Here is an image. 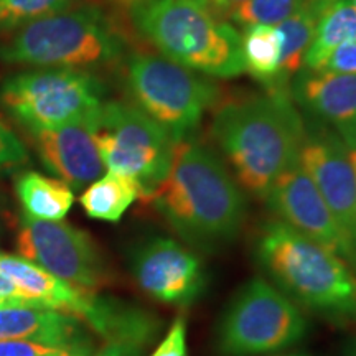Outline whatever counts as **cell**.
Here are the masks:
<instances>
[{"mask_svg":"<svg viewBox=\"0 0 356 356\" xmlns=\"http://www.w3.org/2000/svg\"><path fill=\"white\" fill-rule=\"evenodd\" d=\"M17 248L24 259L79 289L92 291L111 279L89 234L66 222L35 220L24 215Z\"/></svg>","mask_w":356,"mask_h":356,"instance_id":"30bf717a","label":"cell"},{"mask_svg":"<svg viewBox=\"0 0 356 356\" xmlns=\"http://www.w3.org/2000/svg\"><path fill=\"white\" fill-rule=\"evenodd\" d=\"M78 322L65 312L43 307L0 309V340H24L78 353ZM83 355V353H79Z\"/></svg>","mask_w":356,"mask_h":356,"instance_id":"e0dca14e","label":"cell"},{"mask_svg":"<svg viewBox=\"0 0 356 356\" xmlns=\"http://www.w3.org/2000/svg\"><path fill=\"white\" fill-rule=\"evenodd\" d=\"M346 356H356V343L351 345V348L348 350V353H346Z\"/></svg>","mask_w":356,"mask_h":356,"instance_id":"e575fe53","label":"cell"},{"mask_svg":"<svg viewBox=\"0 0 356 356\" xmlns=\"http://www.w3.org/2000/svg\"><path fill=\"white\" fill-rule=\"evenodd\" d=\"M351 2H353V3H355V7H356V0H351Z\"/></svg>","mask_w":356,"mask_h":356,"instance_id":"8d00e7d4","label":"cell"},{"mask_svg":"<svg viewBox=\"0 0 356 356\" xmlns=\"http://www.w3.org/2000/svg\"><path fill=\"white\" fill-rule=\"evenodd\" d=\"M304 312L269 280L254 277L239 289L216 327L220 356H259L304 340Z\"/></svg>","mask_w":356,"mask_h":356,"instance_id":"52a82bcc","label":"cell"},{"mask_svg":"<svg viewBox=\"0 0 356 356\" xmlns=\"http://www.w3.org/2000/svg\"><path fill=\"white\" fill-rule=\"evenodd\" d=\"M66 351L24 340H0V356H44Z\"/></svg>","mask_w":356,"mask_h":356,"instance_id":"83f0119b","label":"cell"},{"mask_svg":"<svg viewBox=\"0 0 356 356\" xmlns=\"http://www.w3.org/2000/svg\"><path fill=\"white\" fill-rule=\"evenodd\" d=\"M172 229L197 251L216 252L241 233L248 202L222 160L195 142H177L170 172L150 198Z\"/></svg>","mask_w":356,"mask_h":356,"instance_id":"6da1fadb","label":"cell"},{"mask_svg":"<svg viewBox=\"0 0 356 356\" xmlns=\"http://www.w3.org/2000/svg\"><path fill=\"white\" fill-rule=\"evenodd\" d=\"M124 40L106 13L81 6L33 20L0 43V61L38 68H88L113 63Z\"/></svg>","mask_w":356,"mask_h":356,"instance_id":"5b68a950","label":"cell"},{"mask_svg":"<svg viewBox=\"0 0 356 356\" xmlns=\"http://www.w3.org/2000/svg\"><path fill=\"white\" fill-rule=\"evenodd\" d=\"M322 70L330 73L356 74V43H345L333 50L325 60Z\"/></svg>","mask_w":356,"mask_h":356,"instance_id":"4316f807","label":"cell"},{"mask_svg":"<svg viewBox=\"0 0 356 356\" xmlns=\"http://www.w3.org/2000/svg\"><path fill=\"white\" fill-rule=\"evenodd\" d=\"M256 259L293 304L337 325L356 322V273L322 244L280 221L262 222Z\"/></svg>","mask_w":356,"mask_h":356,"instance_id":"3957f363","label":"cell"},{"mask_svg":"<svg viewBox=\"0 0 356 356\" xmlns=\"http://www.w3.org/2000/svg\"><path fill=\"white\" fill-rule=\"evenodd\" d=\"M328 0H304V3L289 19L277 25L282 38V61L277 81V91H286L287 83L304 66L305 53L317 32L320 17Z\"/></svg>","mask_w":356,"mask_h":356,"instance_id":"ac0fdd59","label":"cell"},{"mask_svg":"<svg viewBox=\"0 0 356 356\" xmlns=\"http://www.w3.org/2000/svg\"><path fill=\"white\" fill-rule=\"evenodd\" d=\"M129 15L167 60L216 78L246 71L241 33L200 0H134Z\"/></svg>","mask_w":356,"mask_h":356,"instance_id":"277c9868","label":"cell"},{"mask_svg":"<svg viewBox=\"0 0 356 356\" xmlns=\"http://www.w3.org/2000/svg\"><path fill=\"white\" fill-rule=\"evenodd\" d=\"M345 43H356V7L351 0H333L320 17L302 68L322 70L332 51Z\"/></svg>","mask_w":356,"mask_h":356,"instance_id":"ffe728a7","label":"cell"},{"mask_svg":"<svg viewBox=\"0 0 356 356\" xmlns=\"http://www.w3.org/2000/svg\"><path fill=\"white\" fill-rule=\"evenodd\" d=\"M150 356H188L186 348V322L184 315L173 320L167 335L160 341Z\"/></svg>","mask_w":356,"mask_h":356,"instance_id":"484cf974","label":"cell"},{"mask_svg":"<svg viewBox=\"0 0 356 356\" xmlns=\"http://www.w3.org/2000/svg\"><path fill=\"white\" fill-rule=\"evenodd\" d=\"M74 0H0V32H13L30 22L66 10Z\"/></svg>","mask_w":356,"mask_h":356,"instance_id":"cb8c5ba5","label":"cell"},{"mask_svg":"<svg viewBox=\"0 0 356 356\" xmlns=\"http://www.w3.org/2000/svg\"><path fill=\"white\" fill-rule=\"evenodd\" d=\"M350 149V157H351V163H353L355 168V175H356V145L355 147H348Z\"/></svg>","mask_w":356,"mask_h":356,"instance_id":"1f68e13d","label":"cell"},{"mask_svg":"<svg viewBox=\"0 0 356 356\" xmlns=\"http://www.w3.org/2000/svg\"><path fill=\"white\" fill-rule=\"evenodd\" d=\"M302 3L304 0H246L229 13V19L243 29L254 25L277 26Z\"/></svg>","mask_w":356,"mask_h":356,"instance_id":"603a6c76","label":"cell"},{"mask_svg":"<svg viewBox=\"0 0 356 356\" xmlns=\"http://www.w3.org/2000/svg\"><path fill=\"white\" fill-rule=\"evenodd\" d=\"M292 97L346 145H356V74L302 68L293 76Z\"/></svg>","mask_w":356,"mask_h":356,"instance_id":"5bb4252c","label":"cell"},{"mask_svg":"<svg viewBox=\"0 0 356 356\" xmlns=\"http://www.w3.org/2000/svg\"><path fill=\"white\" fill-rule=\"evenodd\" d=\"M32 134L44 168L71 190H81L104 175L106 167L97 150L92 124H70Z\"/></svg>","mask_w":356,"mask_h":356,"instance_id":"9a60e30c","label":"cell"},{"mask_svg":"<svg viewBox=\"0 0 356 356\" xmlns=\"http://www.w3.org/2000/svg\"><path fill=\"white\" fill-rule=\"evenodd\" d=\"M113 2L122 3V6H127V8H129V6H131V3L134 2V0H113Z\"/></svg>","mask_w":356,"mask_h":356,"instance_id":"836d02e7","label":"cell"},{"mask_svg":"<svg viewBox=\"0 0 356 356\" xmlns=\"http://www.w3.org/2000/svg\"><path fill=\"white\" fill-rule=\"evenodd\" d=\"M275 356H310L307 353H289V355H275Z\"/></svg>","mask_w":356,"mask_h":356,"instance_id":"d590c367","label":"cell"},{"mask_svg":"<svg viewBox=\"0 0 356 356\" xmlns=\"http://www.w3.org/2000/svg\"><path fill=\"white\" fill-rule=\"evenodd\" d=\"M200 2H203V0H200Z\"/></svg>","mask_w":356,"mask_h":356,"instance_id":"f35d334b","label":"cell"},{"mask_svg":"<svg viewBox=\"0 0 356 356\" xmlns=\"http://www.w3.org/2000/svg\"><path fill=\"white\" fill-rule=\"evenodd\" d=\"M104 86L76 68H38L10 74L0 83V104L30 129H58L96 119L104 104Z\"/></svg>","mask_w":356,"mask_h":356,"instance_id":"8992f818","label":"cell"},{"mask_svg":"<svg viewBox=\"0 0 356 356\" xmlns=\"http://www.w3.org/2000/svg\"><path fill=\"white\" fill-rule=\"evenodd\" d=\"M95 140L104 167L137 181L142 198H152L170 172L177 142L162 126L126 102L101 106Z\"/></svg>","mask_w":356,"mask_h":356,"instance_id":"9c48e42d","label":"cell"},{"mask_svg":"<svg viewBox=\"0 0 356 356\" xmlns=\"http://www.w3.org/2000/svg\"><path fill=\"white\" fill-rule=\"evenodd\" d=\"M244 2H246V0H203V3L208 7V10L216 17L229 15L236 7L241 6Z\"/></svg>","mask_w":356,"mask_h":356,"instance_id":"f546056e","label":"cell"},{"mask_svg":"<svg viewBox=\"0 0 356 356\" xmlns=\"http://www.w3.org/2000/svg\"><path fill=\"white\" fill-rule=\"evenodd\" d=\"M15 190L24 215L35 220L61 221L74 202L73 190L65 181L37 172L22 173L17 178Z\"/></svg>","mask_w":356,"mask_h":356,"instance_id":"d6986e66","label":"cell"},{"mask_svg":"<svg viewBox=\"0 0 356 356\" xmlns=\"http://www.w3.org/2000/svg\"><path fill=\"white\" fill-rule=\"evenodd\" d=\"M266 202L280 221L305 234L312 241L322 244L340 257L351 269V252L343 234L333 220L327 203L312 178L299 162L287 168L267 193Z\"/></svg>","mask_w":356,"mask_h":356,"instance_id":"4fadbf2b","label":"cell"},{"mask_svg":"<svg viewBox=\"0 0 356 356\" xmlns=\"http://www.w3.org/2000/svg\"><path fill=\"white\" fill-rule=\"evenodd\" d=\"M70 355H73V353H71V351H60V353H51V355H44V356H70Z\"/></svg>","mask_w":356,"mask_h":356,"instance_id":"d6a6232c","label":"cell"},{"mask_svg":"<svg viewBox=\"0 0 356 356\" xmlns=\"http://www.w3.org/2000/svg\"><path fill=\"white\" fill-rule=\"evenodd\" d=\"M131 266L137 286L162 304L188 307L207 289L203 261L175 239L155 238L142 244Z\"/></svg>","mask_w":356,"mask_h":356,"instance_id":"7c38bea8","label":"cell"},{"mask_svg":"<svg viewBox=\"0 0 356 356\" xmlns=\"http://www.w3.org/2000/svg\"><path fill=\"white\" fill-rule=\"evenodd\" d=\"M6 307H19L15 304V302H12L10 299H7V297H3L2 293H0V309H6Z\"/></svg>","mask_w":356,"mask_h":356,"instance_id":"4dcf8cb0","label":"cell"},{"mask_svg":"<svg viewBox=\"0 0 356 356\" xmlns=\"http://www.w3.org/2000/svg\"><path fill=\"white\" fill-rule=\"evenodd\" d=\"M328 2H333V0H328Z\"/></svg>","mask_w":356,"mask_h":356,"instance_id":"74e56055","label":"cell"},{"mask_svg":"<svg viewBox=\"0 0 356 356\" xmlns=\"http://www.w3.org/2000/svg\"><path fill=\"white\" fill-rule=\"evenodd\" d=\"M211 136L238 185L266 200L274 181L299 162L305 122L287 91H269L222 106Z\"/></svg>","mask_w":356,"mask_h":356,"instance_id":"7a4b0ae2","label":"cell"},{"mask_svg":"<svg viewBox=\"0 0 356 356\" xmlns=\"http://www.w3.org/2000/svg\"><path fill=\"white\" fill-rule=\"evenodd\" d=\"M299 163L312 178L343 234L356 273V175L348 145L323 124H310L302 140Z\"/></svg>","mask_w":356,"mask_h":356,"instance_id":"8fae6325","label":"cell"},{"mask_svg":"<svg viewBox=\"0 0 356 356\" xmlns=\"http://www.w3.org/2000/svg\"><path fill=\"white\" fill-rule=\"evenodd\" d=\"M0 293H2L3 297H7V299H10L12 302H15L19 307H37L33 300H30L29 297L22 296L19 289L13 286L7 277H3L2 274H0Z\"/></svg>","mask_w":356,"mask_h":356,"instance_id":"f1b7e54d","label":"cell"},{"mask_svg":"<svg viewBox=\"0 0 356 356\" xmlns=\"http://www.w3.org/2000/svg\"><path fill=\"white\" fill-rule=\"evenodd\" d=\"M0 274L37 307L65 312L73 317H86L95 299V293L88 289L73 286L24 257L0 254Z\"/></svg>","mask_w":356,"mask_h":356,"instance_id":"2e32d148","label":"cell"},{"mask_svg":"<svg viewBox=\"0 0 356 356\" xmlns=\"http://www.w3.org/2000/svg\"><path fill=\"white\" fill-rule=\"evenodd\" d=\"M29 160L24 144L12 129L0 119V168L22 165Z\"/></svg>","mask_w":356,"mask_h":356,"instance_id":"d4e9b609","label":"cell"},{"mask_svg":"<svg viewBox=\"0 0 356 356\" xmlns=\"http://www.w3.org/2000/svg\"><path fill=\"white\" fill-rule=\"evenodd\" d=\"M243 56L246 71L270 91H277L282 61V38L274 25H254L244 29Z\"/></svg>","mask_w":356,"mask_h":356,"instance_id":"7402d4cb","label":"cell"},{"mask_svg":"<svg viewBox=\"0 0 356 356\" xmlns=\"http://www.w3.org/2000/svg\"><path fill=\"white\" fill-rule=\"evenodd\" d=\"M139 197L140 188L134 178L109 172L88 186L79 203L89 218L118 222Z\"/></svg>","mask_w":356,"mask_h":356,"instance_id":"44dd1931","label":"cell"},{"mask_svg":"<svg viewBox=\"0 0 356 356\" xmlns=\"http://www.w3.org/2000/svg\"><path fill=\"white\" fill-rule=\"evenodd\" d=\"M126 83L137 108L175 142L185 140L198 127L220 95L210 78L152 53L129 56Z\"/></svg>","mask_w":356,"mask_h":356,"instance_id":"ba28073f","label":"cell"}]
</instances>
